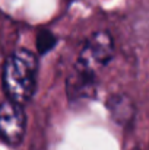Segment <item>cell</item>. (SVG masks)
Listing matches in <instances>:
<instances>
[{
    "label": "cell",
    "mask_w": 149,
    "mask_h": 150,
    "mask_svg": "<svg viewBox=\"0 0 149 150\" xmlns=\"http://www.w3.org/2000/svg\"><path fill=\"white\" fill-rule=\"evenodd\" d=\"M107 109L111 118L120 125H129L136 115V106L127 95H113L107 100Z\"/></svg>",
    "instance_id": "cell-5"
},
{
    "label": "cell",
    "mask_w": 149,
    "mask_h": 150,
    "mask_svg": "<svg viewBox=\"0 0 149 150\" xmlns=\"http://www.w3.org/2000/svg\"><path fill=\"white\" fill-rule=\"evenodd\" d=\"M57 44V37L48 29H40L37 34V50L40 54H46Z\"/></svg>",
    "instance_id": "cell-6"
},
{
    "label": "cell",
    "mask_w": 149,
    "mask_h": 150,
    "mask_svg": "<svg viewBox=\"0 0 149 150\" xmlns=\"http://www.w3.org/2000/svg\"><path fill=\"white\" fill-rule=\"evenodd\" d=\"M38 61L34 52L25 48L15 50L3 66V91L7 99L25 105L32 99L37 89Z\"/></svg>",
    "instance_id": "cell-1"
},
{
    "label": "cell",
    "mask_w": 149,
    "mask_h": 150,
    "mask_svg": "<svg viewBox=\"0 0 149 150\" xmlns=\"http://www.w3.org/2000/svg\"><path fill=\"white\" fill-rule=\"evenodd\" d=\"M114 57V41L107 31L92 34L83 44L75 67L97 74L101 67L107 66Z\"/></svg>",
    "instance_id": "cell-2"
},
{
    "label": "cell",
    "mask_w": 149,
    "mask_h": 150,
    "mask_svg": "<svg viewBox=\"0 0 149 150\" xmlns=\"http://www.w3.org/2000/svg\"><path fill=\"white\" fill-rule=\"evenodd\" d=\"M67 98L72 103H79L92 99L97 95V74L83 71L81 69H73L67 77Z\"/></svg>",
    "instance_id": "cell-4"
},
{
    "label": "cell",
    "mask_w": 149,
    "mask_h": 150,
    "mask_svg": "<svg viewBox=\"0 0 149 150\" xmlns=\"http://www.w3.org/2000/svg\"><path fill=\"white\" fill-rule=\"evenodd\" d=\"M26 115L22 105L6 99L0 103V139L7 146H18L25 136Z\"/></svg>",
    "instance_id": "cell-3"
}]
</instances>
